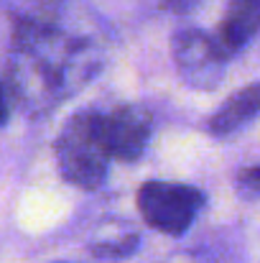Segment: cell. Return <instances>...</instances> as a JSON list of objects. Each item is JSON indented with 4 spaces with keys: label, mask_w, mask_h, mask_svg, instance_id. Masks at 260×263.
<instances>
[{
    "label": "cell",
    "mask_w": 260,
    "mask_h": 263,
    "mask_svg": "<svg viewBox=\"0 0 260 263\" xmlns=\"http://www.w3.org/2000/svg\"><path fill=\"white\" fill-rule=\"evenodd\" d=\"M102 67L94 36L72 28L59 10H33L15 18L8 89L28 115H46L85 89Z\"/></svg>",
    "instance_id": "1"
},
{
    "label": "cell",
    "mask_w": 260,
    "mask_h": 263,
    "mask_svg": "<svg viewBox=\"0 0 260 263\" xmlns=\"http://www.w3.org/2000/svg\"><path fill=\"white\" fill-rule=\"evenodd\" d=\"M56 166L64 181L79 189H97L110 172L112 154L102 130V110H77L59 130L54 143Z\"/></svg>",
    "instance_id": "2"
},
{
    "label": "cell",
    "mask_w": 260,
    "mask_h": 263,
    "mask_svg": "<svg viewBox=\"0 0 260 263\" xmlns=\"http://www.w3.org/2000/svg\"><path fill=\"white\" fill-rule=\"evenodd\" d=\"M135 204L148 228L178 238L194 225L199 210L204 207V192L181 181L151 179L138 186Z\"/></svg>",
    "instance_id": "3"
},
{
    "label": "cell",
    "mask_w": 260,
    "mask_h": 263,
    "mask_svg": "<svg viewBox=\"0 0 260 263\" xmlns=\"http://www.w3.org/2000/svg\"><path fill=\"white\" fill-rule=\"evenodd\" d=\"M171 57L178 77L194 89H214L225 80L227 54L219 49L214 33L199 28L176 31L171 39Z\"/></svg>",
    "instance_id": "4"
},
{
    "label": "cell",
    "mask_w": 260,
    "mask_h": 263,
    "mask_svg": "<svg viewBox=\"0 0 260 263\" xmlns=\"http://www.w3.org/2000/svg\"><path fill=\"white\" fill-rule=\"evenodd\" d=\"M102 130L112 161L133 164L151 143L153 115L143 105H117L115 110L102 112Z\"/></svg>",
    "instance_id": "5"
},
{
    "label": "cell",
    "mask_w": 260,
    "mask_h": 263,
    "mask_svg": "<svg viewBox=\"0 0 260 263\" xmlns=\"http://www.w3.org/2000/svg\"><path fill=\"white\" fill-rule=\"evenodd\" d=\"M260 33V0H230L227 13L214 33L219 49L232 59Z\"/></svg>",
    "instance_id": "6"
},
{
    "label": "cell",
    "mask_w": 260,
    "mask_h": 263,
    "mask_svg": "<svg viewBox=\"0 0 260 263\" xmlns=\"http://www.w3.org/2000/svg\"><path fill=\"white\" fill-rule=\"evenodd\" d=\"M258 115H260V82H255V85H248V87L232 92L214 110V115L209 118L207 128H209L212 136L225 138V136L237 133L248 123H253Z\"/></svg>",
    "instance_id": "7"
},
{
    "label": "cell",
    "mask_w": 260,
    "mask_h": 263,
    "mask_svg": "<svg viewBox=\"0 0 260 263\" xmlns=\"http://www.w3.org/2000/svg\"><path fill=\"white\" fill-rule=\"evenodd\" d=\"M138 246H141V233L125 220H110L99 225L89 238V251L107 261L128 258L130 253H135Z\"/></svg>",
    "instance_id": "8"
},
{
    "label": "cell",
    "mask_w": 260,
    "mask_h": 263,
    "mask_svg": "<svg viewBox=\"0 0 260 263\" xmlns=\"http://www.w3.org/2000/svg\"><path fill=\"white\" fill-rule=\"evenodd\" d=\"M237 184H240V192L258 197V194H260V166H253V169L240 172V176H237Z\"/></svg>",
    "instance_id": "9"
},
{
    "label": "cell",
    "mask_w": 260,
    "mask_h": 263,
    "mask_svg": "<svg viewBox=\"0 0 260 263\" xmlns=\"http://www.w3.org/2000/svg\"><path fill=\"white\" fill-rule=\"evenodd\" d=\"M8 118H10V105H8V92L3 87V82H0V128L8 123Z\"/></svg>",
    "instance_id": "10"
},
{
    "label": "cell",
    "mask_w": 260,
    "mask_h": 263,
    "mask_svg": "<svg viewBox=\"0 0 260 263\" xmlns=\"http://www.w3.org/2000/svg\"><path fill=\"white\" fill-rule=\"evenodd\" d=\"M164 263H207L202 256H196V253H173L169 261Z\"/></svg>",
    "instance_id": "11"
}]
</instances>
